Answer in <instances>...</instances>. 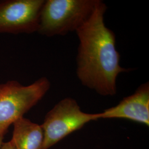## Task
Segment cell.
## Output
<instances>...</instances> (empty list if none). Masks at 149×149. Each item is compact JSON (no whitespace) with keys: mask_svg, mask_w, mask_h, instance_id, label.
Here are the masks:
<instances>
[{"mask_svg":"<svg viewBox=\"0 0 149 149\" xmlns=\"http://www.w3.org/2000/svg\"><path fill=\"white\" fill-rule=\"evenodd\" d=\"M106 5L99 1L90 17L76 31L79 40L76 74L82 85L102 96H115L118 75L130 70L120 65L116 35L106 27Z\"/></svg>","mask_w":149,"mask_h":149,"instance_id":"1","label":"cell"},{"mask_svg":"<svg viewBox=\"0 0 149 149\" xmlns=\"http://www.w3.org/2000/svg\"><path fill=\"white\" fill-rule=\"evenodd\" d=\"M100 0H47L38 33L48 37L76 32L92 15Z\"/></svg>","mask_w":149,"mask_h":149,"instance_id":"2","label":"cell"},{"mask_svg":"<svg viewBox=\"0 0 149 149\" xmlns=\"http://www.w3.org/2000/svg\"><path fill=\"white\" fill-rule=\"evenodd\" d=\"M50 88L45 77L28 86L17 81L0 84V134H5L8 128L35 106Z\"/></svg>","mask_w":149,"mask_h":149,"instance_id":"3","label":"cell"},{"mask_svg":"<svg viewBox=\"0 0 149 149\" xmlns=\"http://www.w3.org/2000/svg\"><path fill=\"white\" fill-rule=\"evenodd\" d=\"M100 119V113L82 111L74 98L61 100L47 114L41 125L44 133L43 149H49L86 124Z\"/></svg>","mask_w":149,"mask_h":149,"instance_id":"4","label":"cell"},{"mask_svg":"<svg viewBox=\"0 0 149 149\" xmlns=\"http://www.w3.org/2000/svg\"><path fill=\"white\" fill-rule=\"evenodd\" d=\"M45 0L0 1V33L37 32Z\"/></svg>","mask_w":149,"mask_h":149,"instance_id":"5","label":"cell"},{"mask_svg":"<svg viewBox=\"0 0 149 149\" xmlns=\"http://www.w3.org/2000/svg\"><path fill=\"white\" fill-rule=\"evenodd\" d=\"M100 119H125L149 127V82L139 86L133 94L100 113Z\"/></svg>","mask_w":149,"mask_h":149,"instance_id":"6","label":"cell"},{"mask_svg":"<svg viewBox=\"0 0 149 149\" xmlns=\"http://www.w3.org/2000/svg\"><path fill=\"white\" fill-rule=\"evenodd\" d=\"M11 139L16 149H43L44 133L41 125L22 117L13 124Z\"/></svg>","mask_w":149,"mask_h":149,"instance_id":"7","label":"cell"},{"mask_svg":"<svg viewBox=\"0 0 149 149\" xmlns=\"http://www.w3.org/2000/svg\"><path fill=\"white\" fill-rule=\"evenodd\" d=\"M1 149H16V148L12 140H11L10 141L2 143Z\"/></svg>","mask_w":149,"mask_h":149,"instance_id":"8","label":"cell"},{"mask_svg":"<svg viewBox=\"0 0 149 149\" xmlns=\"http://www.w3.org/2000/svg\"><path fill=\"white\" fill-rule=\"evenodd\" d=\"M5 135V134H0V149H1L2 144L3 143V139L4 138Z\"/></svg>","mask_w":149,"mask_h":149,"instance_id":"9","label":"cell"}]
</instances>
